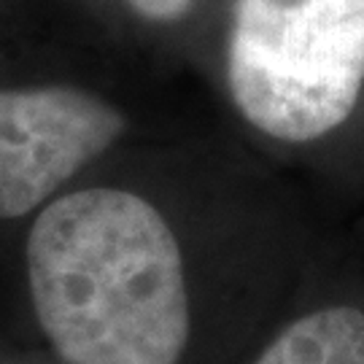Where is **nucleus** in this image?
Returning <instances> with one entry per match:
<instances>
[{
  "mask_svg": "<svg viewBox=\"0 0 364 364\" xmlns=\"http://www.w3.org/2000/svg\"><path fill=\"white\" fill-rule=\"evenodd\" d=\"M0 324L54 364H208V243L186 159L149 132L0 243Z\"/></svg>",
  "mask_w": 364,
  "mask_h": 364,
  "instance_id": "1",
  "label": "nucleus"
},
{
  "mask_svg": "<svg viewBox=\"0 0 364 364\" xmlns=\"http://www.w3.org/2000/svg\"><path fill=\"white\" fill-rule=\"evenodd\" d=\"M224 78L262 141L335 138L364 97V0H235Z\"/></svg>",
  "mask_w": 364,
  "mask_h": 364,
  "instance_id": "2",
  "label": "nucleus"
},
{
  "mask_svg": "<svg viewBox=\"0 0 364 364\" xmlns=\"http://www.w3.org/2000/svg\"><path fill=\"white\" fill-rule=\"evenodd\" d=\"M149 132V119L103 84L0 65V243L84 173Z\"/></svg>",
  "mask_w": 364,
  "mask_h": 364,
  "instance_id": "3",
  "label": "nucleus"
},
{
  "mask_svg": "<svg viewBox=\"0 0 364 364\" xmlns=\"http://www.w3.org/2000/svg\"><path fill=\"white\" fill-rule=\"evenodd\" d=\"M235 364H364V291L302 305Z\"/></svg>",
  "mask_w": 364,
  "mask_h": 364,
  "instance_id": "4",
  "label": "nucleus"
},
{
  "mask_svg": "<svg viewBox=\"0 0 364 364\" xmlns=\"http://www.w3.org/2000/svg\"><path fill=\"white\" fill-rule=\"evenodd\" d=\"M0 364H54L43 351L30 346L9 326L0 324Z\"/></svg>",
  "mask_w": 364,
  "mask_h": 364,
  "instance_id": "5",
  "label": "nucleus"
},
{
  "mask_svg": "<svg viewBox=\"0 0 364 364\" xmlns=\"http://www.w3.org/2000/svg\"><path fill=\"white\" fill-rule=\"evenodd\" d=\"M130 9L149 22H178L192 11L195 0H127Z\"/></svg>",
  "mask_w": 364,
  "mask_h": 364,
  "instance_id": "6",
  "label": "nucleus"
}]
</instances>
